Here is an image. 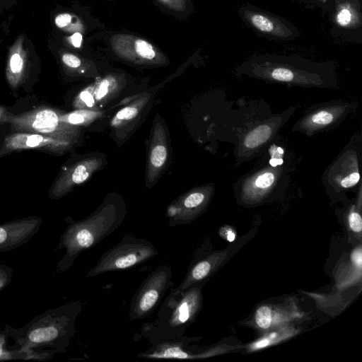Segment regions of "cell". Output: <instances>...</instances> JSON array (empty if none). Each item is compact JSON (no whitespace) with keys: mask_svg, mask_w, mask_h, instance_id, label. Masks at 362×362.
<instances>
[{"mask_svg":"<svg viewBox=\"0 0 362 362\" xmlns=\"http://www.w3.org/2000/svg\"><path fill=\"white\" fill-rule=\"evenodd\" d=\"M258 158L256 165L233 185L237 201L244 206H258L282 194L294 173V156L279 134Z\"/></svg>","mask_w":362,"mask_h":362,"instance_id":"obj_1","label":"cell"},{"mask_svg":"<svg viewBox=\"0 0 362 362\" xmlns=\"http://www.w3.org/2000/svg\"><path fill=\"white\" fill-rule=\"evenodd\" d=\"M202 288L197 285L185 291L172 289L160 303L156 319L142 325L141 335L152 345L183 336L202 309Z\"/></svg>","mask_w":362,"mask_h":362,"instance_id":"obj_2","label":"cell"},{"mask_svg":"<svg viewBox=\"0 0 362 362\" xmlns=\"http://www.w3.org/2000/svg\"><path fill=\"white\" fill-rule=\"evenodd\" d=\"M361 158L362 136L355 133L322 175V185L330 197L344 196L347 191L358 186L361 182Z\"/></svg>","mask_w":362,"mask_h":362,"instance_id":"obj_3","label":"cell"},{"mask_svg":"<svg viewBox=\"0 0 362 362\" xmlns=\"http://www.w3.org/2000/svg\"><path fill=\"white\" fill-rule=\"evenodd\" d=\"M158 255V251L151 242L127 233L117 244L102 255L86 276L95 277L107 272L128 269L141 265Z\"/></svg>","mask_w":362,"mask_h":362,"instance_id":"obj_4","label":"cell"},{"mask_svg":"<svg viewBox=\"0 0 362 362\" xmlns=\"http://www.w3.org/2000/svg\"><path fill=\"white\" fill-rule=\"evenodd\" d=\"M296 110L297 107H290L245 128L238 136L233 152L235 167L260 156Z\"/></svg>","mask_w":362,"mask_h":362,"instance_id":"obj_5","label":"cell"},{"mask_svg":"<svg viewBox=\"0 0 362 362\" xmlns=\"http://www.w3.org/2000/svg\"><path fill=\"white\" fill-rule=\"evenodd\" d=\"M356 101L332 100L310 106L292 126L291 131L307 136L333 130L354 114Z\"/></svg>","mask_w":362,"mask_h":362,"instance_id":"obj_6","label":"cell"},{"mask_svg":"<svg viewBox=\"0 0 362 362\" xmlns=\"http://www.w3.org/2000/svg\"><path fill=\"white\" fill-rule=\"evenodd\" d=\"M124 215L115 204L103 205L74 226L71 237L73 250L80 252L100 243L121 225Z\"/></svg>","mask_w":362,"mask_h":362,"instance_id":"obj_7","label":"cell"},{"mask_svg":"<svg viewBox=\"0 0 362 362\" xmlns=\"http://www.w3.org/2000/svg\"><path fill=\"white\" fill-rule=\"evenodd\" d=\"M173 276L169 264L158 266L147 276L132 298L129 313L132 320L147 318L155 311L174 285Z\"/></svg>","mask_w":362,"mask_h":362,"instance_id":"obj_8","label":"cell"},{"mask_svg":"<svg viewBox=\"0 0 362 362\" xmlns=\"http://www.w3.org/2000/svg\"><path fill=\"white\" fill-rule=\"evenodd\" d=\"M40 66L37 57L24 35L16 38L8 51L5 76L13 92L29 91L35 83Z\"/></svg>","mask_w":362,"mask_h":362,"instance_id":"obj_9","label":"cell"},{"mask_svg":"<svg viewBox=\"0 0 362 362\" xmlns=\"http://www.w3.org/2000/svg\"><path fill=\"white\" fill-rule=\"evenodd\" d=\"M59 113L47 105H40L18 114L12 112L8 124L11 132L41 134L69 141L74 129L59 119Z\"/></svg>","mask_w":362,"mask_h":362,"instance_id":"obj_10","label":"cell"},{"mask_svg":"<svg viewBox=\"0 0 362 362\" xmlns=\"http://www.w3.org/2000/svg\"><path fill=\"white\" fill-rule=\"evenodd\" d=\"M69 145V141L41 134L11 132L3 139L0 146V158L13 152L25 150L59 153L66 150Z\"/></svg>","mask_w":362,"mask_h":362,"instance_id":"obj_11","label":"cell"},{"mask_svg":"<svg viewBox=\"0 0 362 362\" xmlns=\"http://www.w3.org/2000/svg\"><path fill=\"white\" fill-rule=\"evenodd\" d=\"M214 192L213 185L195 189L167 209L169 226L187 224L195 220L207 207Z\"/></svg>","mask_w":362,"mask_h":362,"instance_id":"obj_12","label":"cell"},{"mask_svg":"<svg viewBox=\"0 0 362 362\" xmlns=\"http://www.w3.org/2000/svg\"><path fill=\"white\" fill-rule=\"evenodd\" d=\"M115 53L126 60L144 64H161L165 56L148 41L132 35L119 34L111 39Z\"/></svg>","mask_w":362,"mask_h":362,"instance_id":"obj_13","label":"cell"},{"mask_svg":"<svg viewBox=\"0 0 362 362\" xmlns=\"http://www.w3.org/2000/svg\"><path fill=\"white\" fill-rule=\"evenodd\" d=\"M227 252H215L204 257L202 245L194 252L186 274L177 287L185 291L191 286L201 285L216 271Z\"/></svg>","mask_w":362,"mask_h":362,"instance_id":"obj_14","label":"cell"},{"mask_svg":"<svg viewBox=\"0 0 362 362\" xmlns=\"http://www.w3.org/2000/svg\"><path fill=\"white\" fill-rule=\"evenodd\" d=\"M98 165L95 160H81L61 172L50 188V195L59 197L67 193L75 185L83 183L90 175Z\"/></svg>","mask_w":362,"mask_h":362,"instance_id":"obj_15","label":"cell"},{"mask_svg":"<svg viewBox=\"0 0 362 362\" xmlns=\"http://www.w3.org/2000/svg\"><path fill=\"white\" fill-rule=\"evenodd\" d=\"M300 317V313L294 306H280L262 305L257 310L254 315L256 327L262 330L288 325L289 322Z\"/></svg>","mask_w":362,"mask_h":362,"instance_id":"obj_16","label":"cell"},{"mask_svg":"<svg viewBox=\"0 0 362 362\" xmlns=\"http://www.w3.org/2000/svg\"><path fill=\"white\" fill-rule=\"evenodd\" d=\"M299 330L288 325L277 327L269 330L247 346V351H256L276 344L296 335Z\"/></svg>","mask_w":362,"mask_h":362,"instance_id":"obj_17","label":"cell"},{"mask_svg":"<svg viewBox=\"0 0 362 362\" xmlns=\"http://www.w3.org/2000/svg\"><path fill=\"white\" fill-rule=\"evenodd\" d=\"M57 27L65 31L80 32L82 30L83 24L79 19L69 13L58 14L54 18Z\"/></svg>","mask_w":362,"mask_h":362,"instance_id":"obj_18","label":"cell"},{"mask_svg":"<svg viewBox=\"0 0 362 362\" xmlns=\"http://www.w3.org/2000/svg\"><path fill=\"white\" fill-rule=\"evenodd\" d=\"M167 155V148L164 144L154 145L150 153L151 166L155 169L160 168L166 161Z\"/></svg>","mask_w":362,"mask_h":362,"instance_id":"obj_19","label":"cell"},{"mask_svg":"<svg viewBox=\"0 0 362 362\" xmlns=\"http://www.w3.org/2000/svg\"><path fill=\"white\" fill-rule=\"evenodd\" d=\"M58 335L57 329L54 327L38 328L29 334V339L34 342H42L52 340Z\"/></svg>","mask_w":362,"mask_h":362,"instance_id":"obj_20","label":"cell"},{"mask_svg":"<svg viewBox=\"0 0 362 362\" xmlns=\"http://www.w3.org/2000/svg\"><path fill=\"white\" fill-rule=\"evenodd\" d=\"M62 66L68 71H76L82 66L81 59L74 54L62 51L60 53Z\"/></svg>","mask_w":362,"mask_h":362,"instance_id":"obj_21","label":"cell"},{"mask_svg":"<svg viewBox=\"0 0 362 362\" xmlns=\"http://www.w3.org/2000/svg\"><path fill=\"white\" fill-rule=\"evenodd\" d=\"M253 25L263 32H271L274 28L272 22L267 18L256 14L252 17Z\"/></svg>","mask_w":362,"mask_h":362,"instance_id":"obj_22","label":"cell"},{"mask_svg":"<svg viewBox=\"0 0 362 362\" xmlns=\"http://www.w3.org/2000/svg\"><path fill=\"white\" fill-rule=\"evenodd\" d=\"M138 109L134 106L126 107L120 110L115 115V119L128 120L134 117L138 114Z\"/></svg>","mask_w":362,"mask_h":362,"instance_id":"obj_23","label":"cell"},{"mask_svg":"<svg viewBox=\"0 0 362 362\" xmlns=\"http://www.w3.org/2000/svg\"><path fill=\"white\" fill-rule=\"evenodd\" d=\"M163 6L174 11H183L186 6V0H158Z\"/></svg>","mask_w":362,"mask_h":362,"instance_id":"obj_24","label":"cell"},{"mask_svg":"<svg viewBox=\"0 0 362 362\" xmlns=\"http://www.w3.org/2000/svg\"><path fill=\"white\" fill-rule=\"evenodd\" d=\"M110 81L108 79L103 80L95 90V98L99 100L104 98L108 93Z\"/></svg>","mask_w":362,"mask_h":362,"instance_id":"obj_25","label":"cell"},{"mask_svg":"<svg viewBox=\"0 0 362 362\" xmlns=\"http://www.w3.org/2000/svg\"><path fill=\"white\" fill-rule=\"evenodd\" d=\"M351 262L357 269L361 270L362 267V253L361 248L359 246L356 248L351 255Z\"/></svg>","mask_w":362,"mask_h":362,"instance_id":"obj_26","label":"cell"},{"mask_svg":"<svg viewBox=\"0 0 362 362\" xmlns=\"http://www.w3.org/2000/svg\"><path fill=\"white\" fill-rule=\"evenodd\" d=\"M12 112L7 106L0 105V128L8 124V119Z\"/></svg>","mask_w":362,"mask_h":362,"instance_id":"obj_27","label":"cell"},{"mask_svg":"<svg viewBox=\"0 0 362 362\" xmlns=\"http://www.w3.org/2000/svg\"><path fill=\"white\" fill-rule=\"evenodd\" d=\"M68 42L75 48H80L83 41V35L80 32H75L67 38Z\"/></svg>","mask_w":362,"mask_h":362,"instance_id":"obj_28","label":"cell"},{"mask_svg":"<svg viewBox=\"0 0 362 362\" xmlns=\"http://www.w3.org/2000/svg\"><path fill=\"white\" fill-rule=\"evenodd\" d=\"M78 99L88 107H92L94 105L93 97L88 90L82 91Z\"/></svg>","mask_w":362,"mask_h":362,"instance_id":"obj_29","label":"cell"},{"mask_svg":"<svg viewBox=\"0 0 362 362\" xmlns=\"http://www.w3.org/2000/svg\"><path fill=\"white\" fill-rule=\"evenodd\" d=\"M351 20V13L347 9H343L338 15V22L341 25H347Z\"/></svg>","mask_w":362,"mask_h":362,"instance_id":"obj_30","label":"cell"},{"mask_svg":"<svg viewBox=\"0 0 362 362\" xmlns=\"http://www.w3.org/2000/svg\"><path fill=\"white\" fill-rule=\"evenodd\" d=\"M222 235L228 242H233L235 239V232L228 227H224L221 230Z\"/></svg>","mask_w":362,"mask_h":362,"instance_id":"obj_31","label":"cell"},{"mask_svg":"<svg viewBox=\"0 0 362 362\" xmlns=\"http://www.w3.org/2000/svg\"><path fill=\"white\" fill-rule=\"evenodd\" d=\"M6 230L4 228H0V243H3L6 240Z\"/></svg>","mask_w":362,"mask_h":362,"instance_id":"obj_32","label":"cell"},{"mask_svg":"<svg viewBox=\"0 0 362 362\" xmlns=\"http://www.w3.org/2000/svg\"><path fill=\"white\" fill-rule=\"evenodd\" d=\"M3 139H4V138H2V137H1V136H0V146H1V142H2V141H3Z\"/></svg>","mask_w":362,"mask_h":362,"instance_id":"obj_33","label":"cell"}]
</instances>
